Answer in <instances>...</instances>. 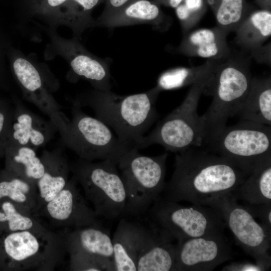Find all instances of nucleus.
Masks as SVG:
<instances>
[{
    "instance_id": "nucleus-42",
    "label": "nucleus",
    "mask_w": 271,
    "mask_h": 271,
    "mask_svg": "<svg viewBox=\"0 0 271 271\" xmlns=\"http://www.w3.org/2000/svg\"><path fill=\"white\" fill-rule=\"evenodd\" d=\"M44 0H31V10L39 5Z\"/></svg>"
},
{
    "instance_id": "nucleus-23",
    "label": "nucleus",
    "mask_w": 271,
    "mask_h": 271,
    "mask_svg": "<svg viewBox=\"0 0 271 271\" xmlns=\"http://www.w3.org/2000/svg\"><path fill=\"white\" fill-rule=\"evenodd\" d=\"M139 24H151L159 28L168 25L161 17L157 5L147 0H139L127 7L122 13L97 20L94 27L113 28Z\"/></svg>"
},
{
    "instance_id": "nucleus-24",
    "label": "nucleus",
    "mask_w": 271,
    "mask_h": 271,
    "mask_svg": "<svg viewBox=\"0 0 271 271\" xmlns=\"http://www.w3.org/2000/svg\"><path fill=\"white\" fill-rule=\"evenodd\" d=\"M232 193L244 203L271 204V157L257 165Z\"/></svg>"
},
{
    "instance_id": "nucleus-5",
    "label": "nucleus",
    "mask_w": 271,
    "mask_h": 271,
    "mask_svg": "<svg viewBox=\"0 0 271 271\" xmlns=\"http://www.w3.org/2000/svg\"><path fill=\"white\" fill-rule=\"evenodd\" d=\"M0 237V269L52 271L66 253L62 234L22 230Z\"/></svg>"
},
{
    "instance_id": "nucleus-40",
    "label": "nucleus",
    "mask_w": 271,
    "mask_h": 271,
    "mask_svg": "<svg viewBox=\"0 0 271 271\" xmlns=\"http://www.w3.org/2000/svg\"><path fill=\"white\" fill-rule=\"evenodd\" d=\"M259 4L263 8V10L269 11L270 0H258Z\"/></svg>"
},
{
    "instance_id": "nucleus-38",
    "label": "nucleus",
    "mask_w": 271,
    "mask_h": 271,
    "mask_svg": "<svg viewBox=\"0 0 271 271\" xmlns=\"http://www.w3.org/2000/svg\"><path fill=\"white\" fill-rule=\"evenodd\" d=\"M8 50L7 42L0 32V79H1L4 73L5 56Z\"/></svg>"
},
{
    "instance_id": "nucleus-26",
    "label": "nucleus",
    "mask_w": 271,
    "mask_h": 271,
    "mask_svg": "<svg viewBox=\"0 0 271 271\" xmlns=\"http://www.w3.org/2000/svg\"><path fill=\"white\" fill-rule=\"evenodd\" d=\"M4 200L11 201L21 211L33 215L38 204L36 183L6 170L0 176V202Z\"/></svg>"
},
{
    "instance_id": "nucleus-9",
    "label": "nucleus",
    "mask_w": 271,
    "mask_h": 271,
    "mask_svg": "<svg viewBox=\"0 0 271 271\" xmlns=\"http://www.w3.org/2000/svg\"><path fill=\"white\" fill-rule=\"evenodd\" d=\"M117 165L110 160L94 162L79 158L69 164L98 217L114 219L123 214L126 195Z\"/></svg>"
},
{
    "instance_id": "nucleus-41",
    "label": "nucleus",
    "mask_w": 271,
    "mask_h": 271,
    "mask_svg": "<svg viewBox=\"0 0 271 271\" xmlns=\"http://www.w3.org/2000/svg\"><path fill=\"white\" fill-rule=\"evenodd\" d=\"M183 0H169L170 5L173 8L177 7Z\"/></svg>"
},
{
    "instance_id": "nucleus-2",
    "label": "nucleus",
    "mask_w": 271,
    "mask_h": 271,
    "mask_svg": "<svg viewBox=\"0 0 271 271\" xmlns=\"http://www.w3.org/2000/svg\"><path fill=\"white\" fill-rule=\"evenodd\" d=\"M161 91L156 86L145 92L121 96L94 89L74 103L90 107L96 118L111 127L122 144L136 148L158 116L155 105Z\"/></svg>"
},
{
    "instance_id": "nucleus-39",
    "label": "nucleus",
    "mask_w": 271,
    "mask_h": 271,
    "mask_svg": "<svg viewBox=\"0 0 271 271\" xmlns=\"http://www.w3.org/2000/svg\"><path fill=\"white\" fill-rule=\"evenodd\" d=\"M129 0H109L111 8L115 10L119 9L125 5Z\"/></svg>"
},
{
    "instance_id": "nucleus-17",
    "label": "nucleus",
    "mask_w": 271,
    "mask_h": 271,
    "mask_svg": "<svg viewBox=\"0 0 271 271\" xmlns=\"http://www.w3.org/2000/svg\"><path fill=\"white\" fill-rule=\"evenodd\" d=\"M137 271H174L175 246L155 227L137 224Z\"/></svg>"
},
{
    "instance_id": "nucleus-19",
    "label": "nucleus",
    "mask_w": 271,
    "mask_h": 271,
    "mask_svg": "<svg viewBox=\"0 0 271 271\" xmlns=\"http://www.w3.org/2000/svg\"><path fill=\"white\" fill-rule=\"evenodd\" d=\"M66 253L99 259H113L109 233L99 226L73 228L62 234Z\"/></svg>"
},
{
    "instance_id": "nucleus-8",
    "label": "nucleus",
    "mask_w": 271,
    "mask_h": 271,
    "mask_svg": "<svg viewBox=\"0 0 271 271\" xmlns=\"http://www.w3.org/2000/svg\"><path fill=\"white\" fill-rule=\"evenodd\" d=\"M152 225L178 241L223 233L226 227L221 213L213 207L183 206L160 196L148 210Z\"/></svg>"
},
{
    "instance_id": "nucleus-33",
    "label": "nucleus",
    "mask_w": 271,
    "mask_h": 271,
    "mask_svg": "<svg viewBox=\"0 0 271 271\" xmlns=\"http://www.w3.org/2000/svg\"><path fill=\"white\" fill-rule=\"evenodd\" d=\"M187 10V19L182 27L184 34L195 26L203 14V0H185L184 4Z\"/></svg>"
},
{
    "instance_id": "nucleus-11",
    "label": "nucleus",
    "mask_w": 271,
    "mask_h": 271,
    "mask_svg": "<svg viewBox=\"0 0 271 271\" xmlns=\"http://www.w3.org/2000/svg\"><path fill=\"white\" fill-rule=\"evenodd\" d=\"M208 206L219 211L226 226L244 251L264 270L268 269L271 232L258 223L243 205L238 203L232 193L215 199Z\"/></svg>"
},
{
    "instance_id": "nucleus-30",
    "label": "nucleus",
    "mask_w": 271,
    "mask_h": 271,
    "mask_svg": "<svg viewBox=\"0 0 271 271\" xmlns=\"http://www.w3.org/2000/svg\"><path fill=\"white\" fill-rule=\"evenodd\" d=\"M0 224L6 232L22 230L46 232L49 230L33 215L21 211L8 200L0 202Z\"/></svg>"
},
{
    "instance_id": "nucleus-32",
    "label": "nucleus",
    "mask_w": 271,
    "mask_h": 271,
    "mask_svg": "<svg viewBox=\"0 0 271 271\" xmlns=\"http://www.w3.org/2000/svg\"><path fill=\"white\" fill-rule=\"evenodd\" d=\"M70 270L74 271L115 270L113 260H102L80 254H71Z\"/></svg>"
},
{
    "instance_id": "nucleus-3",
    "label": "nucleus",
    "mask_w": 271,
    "mask_h": 271,
    "mask_svg": "<svg viewBox=\"0 0 271 271\" xmlns=\"http://www.w3.org/2000/svg\"><path fill=\"white\" fill-rule=\"evenodd\" d=\"M251 79L248 60L228 57L219 64L205 90L213 99L201 116L202 147H206L224 129L229 118L237 115L248 94Z\"/></svg>"
},
{
    "instance_id": "nucleus-27",
    "label": "nucleus",
    "mask_w": 271,
    "mask_h": 271,
    "mask_svg": "<svg viewBox=\"0 0 271 271\" xmlns=\"http://www.w3.org/2000/svg\"><path fill=\"white\" fill-rule=\"evenodd\" d=\"M236 42L251 53L260 49L271 35V13L262 10L247 16L235 31Z\"/></svg>"
},
{
    "instance_id": "nucleus-12",
    "label": "nucleus",
    "mask_w": 271,
    "mask_h": 271,
    "mask_svg": "<svg viewBox=\"0 0 271 271\" xmlns=\"http://www.w3.org/2000/svg\"><path fill=\"white\" fill-rule=\"evenodd\" d=\"M48 35L50 43L45 50L47 58L61 56L76 75L88 80L94 89L110 90L109 68L106 62L90 53L79 39L64 38L52 28L49 29Z\"/></svg>"
},
{
    "instance_id": "nucleus-22",
    "label": "nucleus",
    "mask_w": 271,
    "mask_h": 271,
    "mask_svg": "<svg viewBox=\"0 0 271 271\" xmlns=\"http://www.w3.org/2000/svg\"><path fill=\"white\" fill-rule=\"evenodd\" d=\"M237 115L241 120L271 125V79L252 78L248 94Z\"/></svg>"
},
{
    "instance_id": "nucleus-25",
    "label": "nucleus",
    "mask_w": 271,
    "mask_h": 271,
    "mask_svg": "<svg viewBox=\"0 0 271 271\" xmlns=\"http://www.w3.org/2000/svg\"><path fill=\"white\" fill-rule=\"evenodd\" d=\"M137 223L121 219L112 240L116 271H137Z\"/></svg>"
},
{
    "instance_id": "nucleus-14",
    "label": "nucleus",
    "mask_w": 271,
    "mask_h": 271,
    "mask_svg": "<svg viewBox=\"0 0 271 271\" xmlns=\"http://www.w3.org/2000/svg\"><path fill=\"white\" fill-rule=\"evenodd\" d=\"M77 184L73 176L65 187L35 216L44 217L54 225L60 227L76 228L99 226L98 217L87 205Z\"/></svg>"
},
{
    "instance_id": "nucleus-7",
    "label": "nucleus",
    "mask_w": 271,
    "mask_h": 271,
    "mask_svg": "<svg viewBox=\"0 0 271 271\" xmlns=\"http://www.w3.org/2000/svg\"><path fill=\"white\" fill-rule=\"evenodd\" d=\"M132 148L117 164L126 195L122 214L138 216L148 211L165 185L167 153L151 157Z\"/></svg>"
},
{
    "instance_id": "nucleus-18",
    "label": "nucleus",
    "mask_w": 271,
    "mask_h": 271,
    "mask_svg": "<svg viewBox=\"0 0 271 271\" xmlns=\"http://www.w3.org/2000/svg\"><path fill=\"white\" fill-rule=\"evenodd\" d=\"M56 131L50 120H45L18 105L10 124L8 145L27 146L36 150L49 142Z\"/></svg>"
},
{
    "instance_id": "nucleus-36",
    "label": "nucleus",
    "mask_w": 271,
    "mask_h": 271,
    "mask_svg": "<svg viewBox=\"0 0 271 271\" xmlns=\"http://www.w3.org/2000/svg\"><path fill=\"white\" fill-rule=\"evenodd\" d=\"M222 270L231 271H262L263 267L259 265L250 262L232 263L225 266Z\"/></svg>"
},
{
    "instance_id": "nucleus-31",
    "label": "nucleus",
    "mask_w": 271,
    "mask_h": 271,
    "mask_svg": "<svg viewBox=\"0 0 271 271\" xmlns=\"http://www.w3.org/2000/svg\"><path fill=\"white\" fill-rule=\"evenodd\" d=\"M218 28L229 34L235 32L247 16L243 0H208Z\"/></svg>"
},
{
    "instance_id": "nucleus-21",
    "label": "nucleus",
    "mask_w": 271,
    "mask_h": 271,
    "mask_svg": "<svg viewBox=\"0 0 271 271\" xmlns=\"http://www.w3.org/2000/svg\"><path fill=\"white\" fill-rule=\"evenodd\" d=\"M228 33L218 27L200 29L184 34L178 51L191 57L222 61L229 57Z\"/></svg>"
},
{
    "instance_id": "nucleus-4",
    "label": "nucleus",
    "mask_w": 271,
    "mask_h": 271,
    "mask_svg": "<svg viewBox=\"0 0 271 271\" xmlns=\"http://www.w3.org/2000/svg\"><path fill=\"white\" fill-rule=\"evenodd\" d=\"M72 118L58 111L50 116L65 146L79 159L89 161L110 160L118 164L130 149L114 136L109 127L97 118L87 115L74 103Z\"/></svg>"
},
{
    "instance_id": "nucleus-28",
    "label": "nucleus",
    "mask_w": 271,
    "mask_h": 271,
    "mask_svg": "<svg viewBox=\"0 0 271 271\" xmlns=\"http://www.w3.org/2000/svg\"><path fill=\"white\" fill-rule=\"evenodd\" d=\"M5 155L6 171L26 180L36 183L42 176L44 166L36 150L27 146L8 145Z\"/></svg>"
},
{
    "instance_id": "nucleus-6",
    "label": "nucleus",
    "mask_w": 271,
    "mask_h": 271,
    "mask_svg": "<svg viewBox=\"0 0 271 271\" xmlns=\"http://www.w3.org/2000/svg\"><path fill=\"white\" fill-rule=\"evenodd\" d=\"M214 74L192 85L183 102L148 136H144L136 148L144 149L158 144L167 151L178 153L202 147L203 129L201 116L197 112L198 104Z\"/></svg>"
},
{
    "instance_id": "nucleus-15",
    "label": "nucleus",
    "mask_w": 271,
    "mask_h": 271,
    "mask_svg": "<svg viewBox=\"0 0 271 271\" xmlns=\"http://www.w3.org/2000/svg\"><path fill=\"white\" fill-rule=\"evenodd\" d=\"M8 51L12 71L25 98L49 116L59 111L51 93L58 83L48 80L46 73L18 50Z\"/></svg>"
},
{
    "instance_id": "nucleus-34",
    "label": "nucleus",
    "mask_w": 271,
    "mask_h": 271,
    "mask_svg": "<svg viewBox=\"0 0 271 271\" xmlns=\"http://www.w3.org/2000/svg\"><path fill=\"white\" fill-rule=\"evenodd\" d=\"M243 205L254 218L261 221V224L266 229L271 232V204H251L244 202Z\"/></svg>"
},
{
    "instance_id": "nucleus-13",
    "label": "nucleus",
    "mask_w": 271,
    "mask_h": 271,
    "mask_svg": "<svg viewBox=\"0 0 271 271\" xmlns=\"http://www.w3.org/2000/svg\"><path fill=\"white\" fill-rule=\"evenodd\" d=\"M174 271H210L232 259L233 253L224 233L178 241Z\"/></svg>"
},
{
    "instance_id": "nucleus-35",
    "label": "nucleus",
    "mask_w": 271,
    "mask_h": 271,
    "mask_svg": "<svg viewBox=\"0 0 271 271\" xmlns=\"http://www.w3.org/2000/svg\"><path fill=\"white\" fill-rule=\"evenodd\" d=\"M13 114L0 109V156L5 155L8 145V131Z\"/></svg>"
},
{
    "instance_id": "nucleus-10",
    "label": "nucleus",
    "mask_w": 271,
    "mask_h": 271,
    "mask_svg": "<svg viewBox=\"0 0 271 271\" xmlns=\"http://www.w3.org/2000/svg\"><path fill=\"white\" fill-rule=\"evenodd\" d=\"M206 147L205 150L226 159L249 175L271 157V126L241 120L226 126Z\"/></svg>"
},
{
    "instance_id": "nucleus-16",
    "label": "nucleus",
    "mask_w": 271,
    "mask_h": 271,
    "mask_svg": "<svg viewBox=\"0 0 271 271\" xmlns=\"http://www.w3.org/2000/svg\"><path fill=\"white\" fill-rule=\"evenodd\" d=\"M99 0H44L31 10V14L41 18L55 29L65 26L71 29L74 38L80 39L82 33L94 27L88 12Z\"/></svg>"
},
{
    "instance_id": "nucleus-37",
    "label": "nucleus",
    "mask_w": 271,
    "mask_h": 271,
    "mask_svg": "<svg viewBox=\"0 0 271 271\" xmlns=\"http://www.w3.org/2000/svg\"><path fill=\"white\" fill-rule=\"evenodd\" d=\"M270 45L269 44L265 46H262L260 49L251 53V55L257 60L268 64L270 63Z\"/></svg>"
},
{
    "instance_id": "nucleus-29",
    "label": "nucleus",
    "mask_w": 271,
    "mask_h": 271,
    "mask_svg": "<svg viewBox=\"0 0 271 271\" xmlns=\"http://www.w3.org/2000/svg\"><path fill=\"white\" fill-rule=\"evenodd\" d=\"M222 61L207 59L200 66L179 67L169 70L160 75L156 86L161 91L191 86L213 75Z\"/></svg>"
},
{
    "instance_id": "nucleus-1",
    "label": "nucleus",
    "mask_w": 271,
    "mask_h": 271,
    "mask_svg": "<svg viewBox=\"0 0 271 271\" xmlns=\"http://www.w3.org/2000/svg\"><path fill=\"white\" fill-rule=\"evenodd\" d=\"M248 175L226 159L205 149L177 153L175 169L161 196L175 201L209 205L233 192Z\"/></svg>"
},
{
    "instance_id": "nucleus-20",
    "label": "nucleus",
    "mask_w": 271,
    "mask_h": 271,
    "mask_svg": "<svg viewBox=\"0 0 271 271\" xmlns=\"http://www.w3.org/2000/svg\"><path fill=\"white\" fill-rule=\"evenodd\" d=\"M40 158L44 172L36 182L38 204L34 216L65 187L70 172L69 163L61 149L44 151Z\"/></svg>"
}]
</instances>
